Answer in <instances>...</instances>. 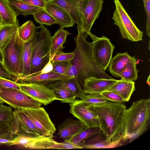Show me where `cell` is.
Wrapping results in <instances>:
<instances>
[{"label": "cell", "mask_w": 150, "mask_h": 150, "mask_svg": "<svg viewBox=\"0 0 150 150\" xmlns=\"http://www.w3.org/2000/svg\"><path fill=\"white\" fill-rule=\"evenodd\" d=\"M86 104L98 118L106 141L118 146L121 145L124 133L126 106L122 103L108 101L98 104Z\"/></svg>", "instance_id": "cell-1"}, {"label": "cell", "mask_w": 150, "mask_h": 150, "mask_svg": "<svg viewBox=\"0 0 150 150\" xmlns=\"http://www.w3.org/2000/svg\"><path fill=\"white\" fill-rule=\"evenodd\" d=\"M77 29L78 34L74 38L76 43L75 55L70 62L76 68L77 74L76 78L81 87L82 88L84 80L89 77L113 78L96 64L93 57L92 42L86 40L88 35L83 30Z\"/></svg>", "instance_id": "cell-2"}, {"label": "cell", "mask_w": 150, "mask_h": 150, "mask_svg": "<svg viewBox=\"0 0 150 150\" xmlns=\"http://www.w3.org/2000/svg\"><path fill=\"white\" fill-rule=\"evenodd\" d=\"M150 123V98L134 102L125 111L122 141L132 142L147 130Z\"/></svg>", "instance_id": "cell-3"}, {"label": "cell", "mask_w": 150, "mask_h": 150, "mask_svg": "<svg viewBox=\"0 0 150 150\" xmlns=\"http://www.w3.org/2000/svg\"><path fill=\"white\" fill-rule=\"evenodd\" d=\"M32 52L31 72L30 76L39 73L50 59L52 36L43 25L38 26Z\"/></svg>", "instance_id": "cell-4"}, {"label": "cell", "mask_w": 150, "mask_h": 150, "mask_svg": "<svg viewBox=\"0 0 150 150\" xmlns=\"http://www.w3.org/2000/svg\"><path fill=\"white\" fill-rule=\"evenodd\" d=\"M23 43L17 29L13 38L2 51L3 64L10 74L16 77V82L20 78Z\"/></svg>", "instance_id": "cell-5"}, {"label": "cell", "mask_w": 150, "mask_h": 150, "mask_svg": "<svg viewBox=\"0 0 150 150\" xmlns=\"http://www.w3.org/2000/svg\"><path fill=\"white\" fill-rule=\"evenodd\" d=\"M115 9L112 18L119 28L123 38L132 41L142 40L143 32L136 25L119 0H114Z\"/></svg>", "instance_id": "cell-6"}, {"label": "cell", "mask_w": 150, "mask_h": 150, "mask_svg": "<svg viewBox=\"0 0 150 150\" xmlns=\"http://www.w3.org/2000/svg\"><path fill=\"white\" fill-rule=\"evenodd\" d=\"M89 35L93 41L92 43L95 61L98 67L105 72L112 58L115 47L106 37L99 38L91 33Z\"/></svg>", "instance_id": "cell-7"}, {"label": "cell", "mask_w": 150, "mask_h": 150, "mask_svg": "<svg viewBox=\"0 0 150 150\" xmlns=\"http://www.w3.org/2000/svg\"><path fill=\"white\" fill-rule=\"evenodd\" d=\"M0 100L15 109H36L42 104L21 91L0 86Z\"/></svg>", "instance_id": "cell-8"}, {"label": "cell", "mask_w": 150, "mask_h": 150, "mask_svg": "<svg viewBox=\"0 0 150 150\" xmlns=\"http://www.w3.org/2000/svg\"><path fill=\"white\" fill-rule=\"evenodd\" d=\"M20 109L31 120L42 135L53 136L56 128L43 108Z\"/></svg>", "instance_id": "cell-9"}, {"label": "cell", "mask_w": 150, "mask_h": 150, "mask_svg": "<svg viewBox=\"0 0 150 150\" xmlns=\"http://www.w3.org/2000/svg\"><path fill=\"white\" fill-rule=\"evenodd\" d=\"M18 83L21 91L42 104L46 105L56 100L53 90L44 84Z\"/></svg>", "instance_id": "cell-10"}, {"label": "cell", "mask_w": 150, "mask_h": 150, "mask_svg": "<svg viewBox=\"0 0 150 150\" xmlns=\"http://www.w3.org/2000/svg\"><path fill=\"white\" fill-rule=\"evenodd\" d=\"M103 0H81V11L83 20V28L87 35L101 11Z\"/></svg>", "instance_id": "cell-11"}, {"label": "cell", "mask_w": 150, "mask_h": 150, "mask_svg": "<svg viewBox=\"0 0 150 150\" xmlns=\"http://www.w3.org/2000/svg\"><path fill=\"white\" fill-rule=\"evenodd\" d=\"M9 129L14 135L18 134L21 131L37 136L42 135L31 120L20 109L13 111V118Z\"/></svg>", "instance_id": "cell-12"}, {"label": "cell", "mask_w": 150, "mask_h": 150, "mask_svg": "<svg viewBox=\"0 0 150 150\" xmlns=\"http://www.w3.org/2000/svg\"><path fill=\"white\" fill-rule=\"evenodd\" d=\"M69 112L85 125V128L99 127L100 125L96 115L88 107L86 103L80 100L69 104Z\"/></svg>", "instance_id": "cell-13"}, {"label": "cell", "mask_w": 150, "mask_h": 150, "mask_svg": "<svg viewBox=\"0 0 150 150\" xmlns=\"http://www.w3.org/2000/svg\"><path fill=\"white\" fill-rule=\"evenodd\" d=\"M74 78L52 71L46 73H38L19 79L17 82L20 83H35L46 85L59 81Z\"/></svg>", "instance_id": "cell-14"}, {"label": "cell", "mask_w": 150, "mask_h": 150, "mask_svg": "<svg viewBox=\"0 0 150 150\" xmlns=\"http://www.w3.org/2000/svg\"><path fill=\"white\" fill-rule=\"evenodd\" d=\"M118 80L91 77L84 80L83 89L86 94L100 93L107 91Z\"/></svg>", "instance_id": "cell-15"}, {"label": "cell", "mask_w": 150, "mask_h": 150, "mask_svg": "<svg viewBox=\"0 0 150 150\" xmlns=\"http://www.w3.org/2000/svg\"><path fill=\"white\" fill-rule=\"evenodd\" d=\"M44 9L57 21L61 28L72 27L75 25V23L66 10L49 0L46 1Z\"/></svg>", "instance_id": "cell-16"}, {"label": "cell", "mask_w": 150, "mask_h": 150, "mask_svg": "<svg viewBox=\"0 0 150 150\" xmlns=\"http://www.w3.org/2000/svg\"><path fill=\"white\" fill-rule=\"evenodd\" d=\"M49 0L66 10L73 21L77 24V28L83 30V20L80 7L81 0Z\"/></svg>", "instance_id": "cell-17"}, {"label": "cell", "mask_w": 150, "mask_h": 150, "mask_svg": "<svg viewBox=\"0 0 150 150\" xmlns=\"http://www.w3.org/2000/svg\"><path fill=\"white\" fill-rule=\"evenodd\" d=\"M36 37L35 32L31 39L26 42H23L21 57L20 78L18 80L30 75L32 50Z\"/></svg>", "instance_id": "cell-18"}, {"label": "cell", "mask_w": 150, "mask_h": 150, "mask_svg": "<svg viewBox=\"0 0 150 150\" xmlns=\"http://www.w3.org/2000/svg\"><path fill=\"white\" fill-rule=\"evenodd\" d=\"M85 125L79 120L69 118L58 127L59 138L69 139L85 128Z\"/></svg>", "instance_id": "cell-19"}, {"label": "cell", "mask_w": 150, "mask_h": 150, "mask_svg": "<svg viewBox=\"0 0 150 150\" xmlns=\"http://www.w3.org/2000/svg\"><path fill=\"white\" fill-rule=\"evenodd\" d=\"M77 146L81 149H88L111 148L118 146L107 142L102 131L89 137Z\"/></svg>", "instance_id": "cell-20"}, {"label": "cell", "mask_w": 150, "mask_h": 150, "mask_svg": "<svg viewBox=\"0 0 150 150\" xmlns=\"http://www.w3.org/2000/svg\"><path fill=\"white\" fill-rule=\"evenodd\" d=\"M135 59L127 52L118 53L112 58L108 65V71L114 76L120 78L119 75L125 65Z\"/></svg>", "instance_id": "cell-21"}, {"label": "cell", "mask_w": 150, "mask_h": 150, "mask_svg": "<svg viewBox=\"0 0 150 150\" xmlns=\"http://www.w3.org/2000/svg\"><path fill=\"white\" fill-rule=\"evenodd\" d=\"M134 82L121 79L117 81L107 91L115 93L123 98L126 102L130 99L135 90Z\"/></svg>", "instance_id": "cell-22"}, {"label": "cell", "mask_w": 150, "mask_h": 150, "mask_svg": "<svg viewBox=\"0 0 150 150\" xmlns=\"http://www.w3.org/2000/svg\"><path fill=\"white\" fill-rule=\"evenodd\" d=\"M52 89L55 87L65 88L71 91L76 98L86 94L80 85L77 78L59 81L45 85Z\"/></svg>", "instance_id": "cell-23"}, {"label": "cell", "mask_w": 150, "mask_h": 150, "mask_svg": "<svg viewBox=\"0 0 150 150\" xmlns=\"http://www.w3.org/2000/svg\"><path fill=\"white\" fill-rule=\"evenodd\" d=\"M8 2L17 16L19 15L25 16L33 15L38 11L43 8L32 5L21 0H8Z\"/></svg>", "instance_id": "cell-24"}, {"label": "cell", "mask_w": 150, "mask_h": 150, "mask_svg": "<svg viewBox=\"0 0 150 150\" xmlns=\"http://www.w3.org/2000/svg\"><path fill=\"white\" fill-rule=\"evenodd\" d=\"M8 1L0 0V16L2 24L4 25L19 24L17 16Z\"/></svg>", "instance_id": "cell-25"}, {"label": "cell", "mask_w": 150, "mask_h": 150, "mask_svg": "<svg viewBox=\"0 0 150 150\" xmlns=\"http://www.w3.org/2000/svg\"><path fill=\"white\" fill-rule=\"evenodd\" d=\"M71 34L63 28H61L52 36L50 58L57 51L64 48L63 45L66 41L67 36Z\"/></svg>", "instance_id": "cell-26"}, {"label": "cell", "mask_w": 150, "mask_h": 150, "mask_svg": "<svg viewBox=\"0 0 150 150\" xmlns=\"http://www.w3.org/2000/svg\"><path fill=\"white\" fill-rule=\"evenodd\" d=\"M19 24L3 25L0 28V49L2 50L14 37Z\"/></svg>", "instance_id": "cell-27"}, {"label": "cell", "mask_w": 150, "mask_h": 150, "mask_svg": "<svg viewBox=\"0 0 150 150\" xmlns=\"http://www.w3.org/2000/svg\"><path fill=\"white\" fill-rule=\"evenodd\" d=\"M137 64V59L136 58L127 63L119 75L121 79L128 81H137L139 71L136 68Z\"/></svg>", "instance_id": "cell-28"}, {"label": "cell", "mask_w": 150, "mask_h": 150, "mask_svg": "<svg viewBox=\"0 0 150 150\" xmlns=\"http://www.w3.org/2000/svg\"><path fill=\"white\" fill-rule=\"evenodd\" d=\"M37 27L33 22L28 20L17 28V32L20 38L24 42L31 39L34 36Z\"/></svg>", "instance_id": "cell-29"}, {"label": "cell", "mask_w": 150, "mask_h": 150, "mask_svg": "<svg viewBox=\"0 0 150 150\" xmlns=\"http://www.w3.org/2000/svg\"><path fill=\"white\" fill-rule=\"evenodd\" d=\"M38 136L31 137L18 134L9 142L6 145L9 147L13 145H20L27 149H31Z\"/></svg>", "instance_id": "cell-30"}, {"label": "cell", "mask_w": 150, "mask_h": 150, "mask_svg": "<svg viewBox=\"0 0 150 150\" xmlns=\"http://www.w3.org/2000/svg\"><path fill=\"white\" fill-rule=\"evenodd\" d=\"M51 89L53 90L56 100H59L62 103L70 104L78 100L73 93L67 88L55 87Z\"/></svg>", "instance_id": "cell-31"}, {"label": "cell", "mask_w": 150, "mask_h": 150, "mask_svg": "<svg viewBox=\"0 0 150 150\" xmlns=\"http://www.w3.org/2000/svg\"><path fill=\"white\" fill-rule=\"evenodd\" d=\"M101 131L100 127H92L84 128L71 138L69 139L74 144L77 145L89 137Z\"/></svg>", "instance_id": "cell-32"}, {"label": "cell", "mask_w": 150, "mask_h": 150, "mask_svg": "<svg viewBox=\"0 0 150 150\" xmlns=\"http://www.w3.org/2000/svg\"><path fill=\"white\" fill-rule=\"evenodd\" d=\"M33 15L35 22L40 25L57 24V21L44 8L38 11Z\"/></svg>", "instance_id": "cell-33"}, {"label": "cell", "mask_w": 150, "mask_h": 150, "mask_svg": "<svg viewBox=\"0 0 150 150\" xmlns=\"http://www.w3.org/2000/svg\"><path fill=\"white\" fill-rule=\"evenodd\" d=\"M13 111L10 106L0 105V128L9 126L12 121Z\"/></svg>", "instance_id": "cell-34"}, {"label": "cell", "mask_w": 150, "mask_h": 150, "mask_svg": "<svg viewBox=\"0 0 150 150\" xmlns=\"http://www.w3.org/2000/svg\"><path fill=\"white\" fill-rule=\"evenodd\" d=\"M80 98L82 101L88 104H100L108 101L100 93H92L88 95L85 94Z\"/></svg>", "instance_id": "cell-35"}, {"label": "cell", "mask_w": 150, "mask_h": 150, "mask_svg": "<svg viewBox=\"0 0 150 150\" xmlns=\"http://www.w3.org/2000/svg\"><path fill=\"white\" fill-rule=\"evenodd\" d=\"M75 55L74 53L64 52L61 50L57 51L51 58V62L68 61L71 62L73 59Z\"/></svg>", "instance_id": "cell-36"}, {"label": "cell", "mask_w": 150, "mask_h": 150, "mask_svg": "<svg viewBox=\"0 0 150 150\" xmlns=\"http://www.w3.org/2000/svg\"><path fill=\"white\" fill-rule=\"evenodd\" d=\"M81 149L80 147L72 143L69 139H65L64 141L59 143L55 142L53 145L49 147L48 149Z\"/></svg>", "instance_id": "cell-37"}, {"label": "cell", "mask_w": 150, "mask_h": 150, "mask_svg": "<svg viewBox=\"0 0 150 150\" xmlns=\"http://www.w3.org/2000/svg\"><path fill=\"white\" fill-rule=\"evenodd\" d=\"M108 101L113 102L125 103V100L117 94L110 91H105L100 93Z\"/></svg>", "instance_id": "cell-38"}, {"label": "cell", "mask_w": 150, "mask_h": 150, "mask_svg": "<svg viewBox=\"0 0 150 150\" xmlns=\"http://www.w3.org/2000/svg\"><path fill=\"white\" fill-rule=\"evenodd\" d=\"M51 62L53 66L52 71L62 74H64L70 62L68 61Z\"/></svg>", "instance_id": "cell-39"}, {"label": "cell", "mask_w": 150, "mask_h": 150, "mask_svg": "<svg viewBox=\"0 0 150 150\" xmlns=\"http://www.w3.org/2000/svg\"><path fill=\"white\" fill-rule=\"evenodd\" d=\"M0 86L21 91L18 83L0 76Z\"/></svg>", "instance_id": "cell-40"}, {"label": "cell", "mask_w": 150, "mask_h": 150, "mask_svg": "<svg viewBox=\"0 0 150 150\" xmlns=\"http://www.w3.org/2000/svg\"><path fill=\"white\" fill-rule=\"evenodd\" d=\"M146 15V30L147 35L150 37V0H143Z\"/></svg>", "instance_id": "cell-41"}, {"label": "cell", "mask_w": 150, "mask_h": 150, "mask_svg": "<svg viewBox=\"0 0 150 150\" xmlns=\"http://www.w3.org/2000/svg\"><path fill=\"white\" fill-rule=\"evenodd\" d=\"M21 0L32 5L43 8H45L47 1L46 0Z\"/></svg>", "instance_id": "cell-42"}, {"label": "cell", "mask_w": 150, "mask_h": 150, "mask_svg": "<svg viewBox=\"0 0 150 150\" xmlns=\"http://www.w3.org/2000/svg\"><path fill=\"white\" fill-rule=\"evenodd\" d=\"M77 74V72L76 68L70 62L69 67L64 74L69 76L75 78L76 77Z\"/></svg>", "instance_id": "cell-43"}, {"label": "cell", "mask_w": 150, "mask_h": 150, "mask_svg": "<svg viewBox=\"0 0 150 150\" xmlns=\"http://www.w3.org/2000/svg\"><path fill=\"white\" fill-rule=\"evenodd\" d=\"M9 126L4 128H0V137L8 138L14 137L15 135L11 133L9 129Z\"/></svg>", "instance_id": "cell-44"}, {"label": "cell", "mask_w": 150, "mask_h": 150, "mask_svg": "<svg viewBox=\"0 0 150 150\" xmlns=\"http://www.w3.org/2000/svg\"><path fill=\"white\" fill-rule=\"evenodd\" d=\"M0 76L8 79L11 78V75L4 67L3 64L0 62Z\"/></svg>", "instance_id": "cell-45"}, {"label": "cell", "mask_w": 150, "mask_h": 150, "mask_svg": "<svg viewBox=\"0 0 150 150\" xmlns=\"http://www.w3.org/2000/svg\"><path fill=\"white\" fill-rule=\"evenodd\" d=\"M53 69V66L51 62L50 58L49 62L45 65L39 73L43 74L48 73L52 71Z\"/></svg>", "instance_id": "cell-46"}, {"label": "cell", "mask_w": 150, "mask_h": 150, "mask_svg": "<svg viewBox=\"0 0 150 150\" xmlns=\"http://www.w3.org/2000/svg\"><path fill=\"white\" fill-rule=\"evenodd\" d=\"M14 137L8 138L0 137V145H6L8 142L13 139Z\"/></svg>", "instance_id": "cell-47"}, {"label": "cell", "mask_w": 150, "mask_h": 150, "mask_svg": "<svg viewBox=\"0 0 150 150\" xmlns=\"http://www.w3.org/2000/svg\"><path fill=\"white\" fill-rule=\"evenodd\" d=\"M0 62L3 64V57L1 51L0 49Z\"/></svg>", "instance_id": "cell-48"}, {"label": "cell", "mask_w": 150, "mask_h": 150, "mask_svg": "<svg viewBox=\"0 0 150 150\" xmlns=\"http://www.w3.org/2000/svg\"><path fill=\"white\" fill-rule=\"evenodd\" d=\"M146 83L149 85V86H150V75L148 78L147 80L146 81Z\"/></svg>", "instance_id": "cell-49"}, {"label": "cell", "mask_w": 150, "mask_h": 150, "mask_svg": "<svg viewBox=\"0 0 150 150\" xmlns=\"http://www.w3.org/2000/svg\"><path fill=\"white\" fill-rule=\"evenodd\" d=\"M0 23H2V19H1V17L0 16Z\"/></svg>", "instance_id": "cell-50"}, {"label": "cell", "mask_w": 150, "mask_h": 150, "mask_svg": "<svg viewBox=\"0 0 150 150\" xmlns=\"http://www.w3.org/2000/svg\"><path fill=\"white\" fill-rule=\"evenodd\" d=\"M3 103H4L3 102L0 100V105H1L2 104H3Z\"/></svg>", "instance_id": "cell-51"}, {"label": "cell", "mask_w": 150, "mask_h": 150, "mask_svg": "<svg viewBox=\"0 0 150 150\" xmlns=\"http://www.w3.org/2000/svg\"><path fill=\"white\" fill-rule=\"evenodd\" d=\"M3 25H4L2 23H0V28Z\"/></svg>", "instance_id": "cell-52"}, {"label": "cell", "mask_w": 150, "mask_h": 150, "mask_svg": "<svg viewBox=\"0 0 150 150\" xmlns=\"http://www.w3.org/2000/svg\"><path fill=\"white\" fill-rule=\"evenodd\" d=\"M6 0L8 1V0Z\"/></svg>", "instance_id": "cell-53"}]
</instances>
